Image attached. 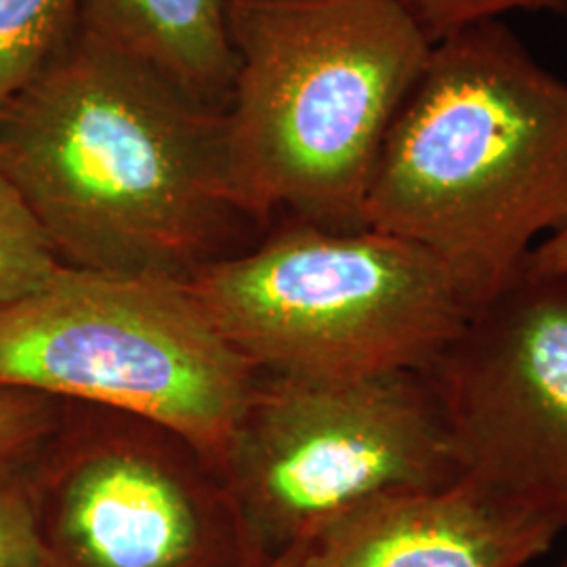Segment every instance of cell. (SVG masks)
Here are the masks:
<instances>
[{
	"mask_svg": "<svg viewBox=\"0 0 567 567\" xmlns=\"http://www.w3.org/2000/svg\"><path fill=\"white\" fill-rule=\"evenodd\" d=\"M0 173L79 269L187 282L257 224L231 182L225 110L81 28L0 107Z\"/></svg>",
	"mask_w": 567,
	"mask_h": 567,
	"instance_id": "6da1fadb",
	"label": "cell"
},
{
	"mask_svg": "<svg viewBox=\"0 0 567 567\" xmlns=\"http://www.w3.org/2000/svg\"><path fill=\"white\" fill-rule=\"evenodd\" d=\"M368 229L446 265L477 309L567 224V82L503 20L431 47L386 131Z\"/></svg>",
	"mask_w": 567,
	"mask_h": 567,
	"instance_id": "7a4b0ae2",
	"label": "cell"
},
{
	"mask_svg": "<svg viewBox=\"0 0 567 567\" xmlns=\"http://www.w3.org/2000/svg\"><path fill=\"white\" fill-rule=\"evenodd\" d=\"M236 196L261 225L360 231L386 131L433 42L391 0H227Z\"/></svg>",
	"mask_w": 567,
	"mask_h": 567,
	"instance_id": "3957f363",
	"label": "cell"
},
{
	"mask_svg": "<svg viewBox=\"0 0 567 567\" xmlns=\"http://www.w3.org/2000/svg\"><path fill=\"white\" fill-rule=\"evenodd\" d=\"M187 286L225 341L269 377L425 372L475 311L425 248L299 219L204 265Z\"/></svg>",
	"mask_w": 567,
	"mask_h": 567,
	"instance_id": "277c9868",
	"label": "cell"
},
{
	"mask_svg": "<svg viewBox=\"0 0 567 567\" xmlns=\"http://www.w3.org/2000/svg\"><path fill=\"white\" fill-rule=\"evenodd\" d=\"M257 383L183 280L60 265L0 303V386L147 421L215 473Z\"/></svg>",
	"mask_w": 567,
	"mask_h": 567,
	"instance_id": "5b68a950",
	"label": "cell"
},
{
	"mask_svg": "<svg viewBox=\"0 0 567 567\" xmlns=\"http://www.w3.org/2000/svg\"><path fill=\"white\" fill-rule=\"evenodd\" d=\"M219 475L255 567L372 496L446 486L461 468L425 372H393L257 383Z\"/></svg>",
	"mask_w": 567,
	"mask_h": 567,
	"instance_id": "8992f818",
	"label": "cell"
},
{
	"mask_svg": "<svg viewBox=\"0 0 567 567\" xmlns=\"http://www.w3.org/2000/svg\"><path fill=\"white\" fill-rule=\"evenodd\" d=\"M425 377L461 475L567 532V274L522 271Z\"/></svg>",
	"mask_w": 567,
	"mask_h": 567,
	"instance_id": "52a82bcc",
	"label": "cell"
},
{
	"mask_svg": "<svg viewBox=\"0 0 567 567\" xmlns=\"http://www.w3.org/2000/svg\"><path fill=\"white\" fill-rule=\"evenodd\" d=\"M122 414L74 425L28 463L47 567H248L224 487L196 471L179 437ZM194 452V450H192Z\"/></svg>",
	"mask_w": 567,
	"mask_h": 567,
	"instance_id": "ba28073f",
	"label": "cell"
},
{
	"mask_svg": "<svg viewBox=\"0 0 567 567\" xmlns=\"http://www.w3.org/2000/svg\"><path fill=\"white\" fill-rule=\"evenodd\" d=\"M557 536L543 517L461 475L368 498L326 527L301 567H526Z\"/></svg>",
	"mask_w": 567,
	"mask_h": 567,
	"instance_id": "9c48e42d",
	"label": "cell"
},
{
	"mask_svg": "<svg viewBox=\"0 0 567 567\" xmlns=\"http://www.w3.org/2000/svg\"><path fill=\"white\" fill-rule=\"evenodd\" d=\"M79 28L198 102L227 110L236 76L227 0H81Z\"/></svg>",
	"mask_w": 567,
	"mask_h": 567,
	"instance_id": "30bf717a",
	"label": "cell"
},
{
	"mask_svg": "<svg viewBox=\"0 0 567 567\" xmlns=\"http://www.w3.org/2000/svg\"><path fill=\"white\" fill-rule=\"evenodd\" d=\"M81 0H0V107L76 37Z\"/></svg>",
	"mask_w": 567,
	"mask_h": 567,
	"instance_id": "8fae6325",
	"label": "cell"
},
{
	"mask_svg": "<svg viewBox=\"0 0 567 567\" xmlns=\"http://www.w3.org/2000/svg\"><path fill=\"white\" fill-rule=\"evenodd\" d=\"M60 265L20 192L0 173V303L37 290Z\"/></svg>",
	"mask_w": 567,
	"mask_h": 567,
	"instance_id": "7c38bea8",
	"label": "cell"
},
{
	"mask_svg": "<svg viewBox=\"0 0 567 567\" xmlns=\"http://www.w3.org/2000/svg\"><path fill=\"white\" fill-rule=\"evenodd\" d=\"M65 402L37 391L0 386V468L30 463L58 433Z\"/></svg>",
	"mask_w": 567,
	"mask_h": 567,
	"instance_id": "4fadbf2b",
	"label": "cell"
},
{
	"mask_svg": "<svg viewBox=\"0 0 567 567\" xmlns=\"http://www.w3.org/2000/svg\"><path fill=\"white\" fill-rule=\"evenodd\" d=\"M414 21L429 41H444L482 21L503 20L508 13H548L567 20V0H391Z\"/></svg>",
	"mask_w": 567,
	"mask_h": 567,
	"instance_id": "5bb4252c",
	"label": "cell"
},
{
	"mask_svg": "<svg viewBox=\"0 0 567 567\" xmlns=\"http://www.w3.org/2000/svg\"><path fill=\"white\" fill-rule=\"evenodd\" d=\"M0 567H47L28 463L0 468Z\"/></svg>",
	"mask_w": 567,
	"mask_h": 567,
	"instance_id": "9a60e30c",
	"label": "cell"
},
{
	"mask_svg": "<svg viewBox=\"0 0 567 567\" xmlns=\"http://www.w3.org/2000/svg\"><path fill=\"white\" fill-rule=\"evenodd\" d=\"M524 271L536 276L567 274V224L550 234L547 240L534 246L524 265Z\"/></svg>",
	"mask_w": 567,
	"mask_h": 567,
	"instance_id": "2e32d148",
	"label": "cell"
},
{
	"mask_svg": "<svg viewBox=\"0 0 567 567\" xmlns=\"http://www.w3.org/2000/svg\"><path fill=\"white\" fill-rule=\"evenodd\" d=\"M307 548L309 547L288 548V550H284L282 555L271 557V559H267L264 564L255 567H301Z\"/></svg>",
	"mask_w": 567,
	"mask_h": 567,
	"instance_id": "e0dca14e",
	"label": "cell"
},
{
	"mask_svg": "<svg viewBox=\"0 0 567 567\" xmlns=\"http://www.w3.org/2000/svg\"><path fill=\"white\" fill-rule=\"evenodd\" d=\"M559 567H567V557H566V559H564V564H561V566H559Z\"/></svg>",
	"mask_w": 567,
	"mask_h": 567,
	"instance_id": "ac0fdd59",
	"label": "cell"
}]
</instances>
